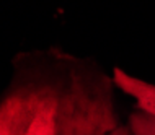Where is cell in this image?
Wrapping results in <instances>:
<instances>
[{
  "label": "cell",
  "mask_w": 155,
  "mask_h": 135,
  "mask_svg": "<svg viewBox=\"0 0 155 135\" xmlns=\"http://www.w3.org/2000/svg\"><path fill=\"white\" fill-rule=\"evenodd\" d=\"M118 127L106 78L72 73L57 101V135H110Z\"/></svg>",
  "instance_id": "obj_1"
},
{
  "label": "cell",
  "mask_w": 155,
  "mask_h": 135,
  "mask_svg": "<svg viewBox=\"0 0 155 135\" xmlns=\"http://www.w3.org/2000/svg\"><path fill=\"white\" fill-rule=\"evenodd\" d=\"M57 101L59 93L52 88L30 91L18 135H57Z\"/></svg>",
  "instance_id": "obj_2"
},
{
  "label": "cell",
  "mask_w": 155,
  "mask_h": 135,
  "mask_svg": "<svg viewBox=\"0 0 155 135\" xmlns=\"http://www.w3.org/2000/svg\"><path fill=\"white\" fill-rule=\"evenodd\" d=\"M113 82L126 95H129L136 101L139 111H144L155 117V85L153 83H149L140 78L132 77V75H129L123 69H114V72H113Z\"/></svg>",
  "instance_id": "obj_3"
},
{
  "label": "cell",
  "mask_w": 155,
  "mask_h": 135,
  "mask_svg": "<svg viewBox=\"0 0 155 135\" xmlns=\"http://www.w3.org/2000/svg\"><path fill=\"white\" fill-rule=\"evenodd\" d=\"M30 91H16L0 104V135H18Z\"/></svg>",
  "instance_id": "obj_4"
},
{
  "label": "cell",
  "mask_w": 155,
  "mask_h": 135,
  "mask_svg": "<svg viewBox=\"0 0 155 135\" xmlns=\"http://www.w3.org/2000/svg\"><path fill=\"white\" fill-rule=\"evenodd\" d=\"M129 127L132 135H155V117L144 111H137L131 116Z\"/></svg>",
  "instance_id": "obj_5"
},
{
  "label": "cell",
  "mask_w": 155,
  "mask_h": 135,
  "mask_svg": "<svg viewBox=\"0 0 155 135\" xmlns=\"http://www.w3.org/2000/svg\"><path fill=\"white\" fill-rule=\"evenodd\" d=\"M110 135H131V130L126 129V127H121V125H118Z\"/></svg>",
  "instance_id": "obj_6"
}]
</instances>
